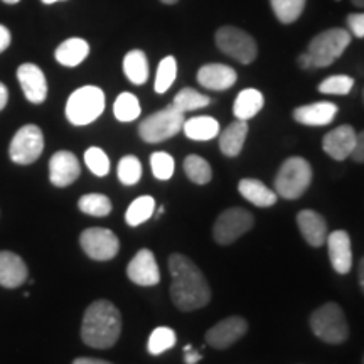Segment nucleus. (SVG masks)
Here are the masks:
<instances>
[{
	"label": "nucleus",
	"mask_w": 364,
	"mask_h": 364,
	"mask_svg": "<svg viewBox=\"0 0 364 364\" xmlns=\"http://www.w3.org/2000/svg\"><path fill=\"white\" fill-rule=\"evenodd\" d=\"M169 270L172 275L171 299L179 311L191 312L208 306L211 289L201 268L189 257L181 253L171 255Z\"/></svg>",
	"instance_id": "obj_1"
},
{
	"label": "nucleus",
	"mask_w": 364,
	"mask_h": 364,
	"mask_svg": "<svg viewBox=\"0 0 364 364\" xmlns=\"http://www.w3.org/2000/svg\"><path fill=\"white\" fill-rule=\"evenodd\" d=\"M122 334V314L110 300H95L86 309L81 324V339L95 349H110Z\"/></svg>",
	"instance_id": "obj_2"
},
{
	"label": "nucleus",
	"mask_w": 364,
	"mask_h": 364,
	"mask_svg": "<svg viewBox=\"0 0 364 364\" xmlns=\"http://www.w3.org/2000/svg\"><path fill=\"white\" fill-rule=\"evenodd\" d=\"M309 322L314 334L327 344H343L349 338L344 311L334 302H327L314 311Z\"/></svg>",
	"instance_id": "obj_3"
},
{
	"label": "nucleus",
	"mask_w": 364,
	"mask_h": 364,
	"mask_svg": "<svg viewBox=\"0 0 364 364\" xmlns=\"http://www.w3.org/2000/svg\"><path fill=\"white\" fill-rule=\"evenodd\" d=\"M312 182V167L306 159L290 157L275 177V193L284 199H299Z\"/></svg>",
	"instance_id": "obj_4"
},
{
	"label": "nucleus",
	"mask_w": 364,
	"mask_h": 364,
	"mask_svg": "<svg viewBox=\"0 0 364 364\" xmlns=\"http://www.w3.org/2000/svg\"><path fill=\"white\" fill-rule=\"evenodd\" d=\"M105 110V93L98 86H83L73 91L66 103V118L76 127L90 125Z\"/></svg>",
	"instance_id": "obj_5"
},
{
	"label": "nucleus",
	"mask_w": 364,
	"mask_h": 364,
	"mask_svg": "<svg viewBox=\"0 0 364 364\" xmlns=\"http://www.w3.org/2000/svg\"><path fill=\"white\" fill-rule=\"evenodd\" d=\"M351 43V33L341 27L327 29L324 33L317 34L311 43L306 54L311 59L312 68H327L331 66L341 54L346 51Z\"/></svg>",
	"instance_id": "obj_6"
},
{
	"label": "nucleus",
	"mask_w": 364,
	"mask_h": 364,
	"mask_svg": "<svg viewBox=\"0 0 364 364\" xmlns=\"http://www.w3.org/2000/svg\"><path fill=\"white\" fill-rule=\"evenodd\" d=\"M184 122V113L177 110L174 105H169L145 118L139 125V135L147 144H161L179 134Z\"/></svg>",
	"instance_id": "obj_7"
},
{
	"label": "nucleus",
	"mask_w": 364,
	"mask_h": 364,
	"mask_svg": "<svg viewBox=\"0 0 364 364\" xmlns=\"http://www.w3.org/2000/svg\"><path fill=\"white\" fill-rule=\"evenodd\" d=\"M216 46L226 56L236 59L241 65H250L258 56V48L255 39L240 27L223 26L216 31Z\"/></svg>",
	"instance_id": "obj_8"
},
{
	"label": "nucleus",
	"mask_w": 364,
	"mask_h": 364,
	"mask_svg": "<svg viewBox=\"0 0 364 364\" xmlns=\"http://www.w3.org/2000/svg\"><path fill=\"white\" fill-rule=\"evenodd\" d=\"M44 150V135L38 125H24L17 130L9 145V157L14 164L29 166L41 157Z\"/></svg>",
	"instance_id": "obj_9"
},
{
	"label": "nucleus",
	"mask_w": 364,
	"mask_h": 364,
	"mask_svg": "<svg viewBox=\"0 0 364 364\" xmlns=\"http://www.w3.org/2000/svg\"><path fill=\"white\" fill-rule=\"evenodd\" d=\"M253 225L255 218L252 213L243 208H231L218 216L215 228H213V236H215L216 243L226 247V245L235 243L241 236L247 235Z\"/></svg>",
	"instance_id": "obj_10"
},
{
	"label": "nucleus",
	"mask_w": 364,
	"mask_h": 364,
	"mask_svg": "<svg viewBox=\"0 0 364 364\" xmlns=\"http://www.w3.org/2000/svg\"><path fill=\"white\" fill-rule=\"evenodd\" d=\"M80 245L91 260L108 262L117 257L120 241L112 230L107 228H88L80 236Z\"/></svg>",
	"instance_id": "obj_11"
},
{
	"label": "nucleus",
	"mask_w": 364,
	"mask_h": 364,
	"mask_svg": "<svg viewBox=\"0 0 364 364\" xmlns=\"http://www.w3.org/2000/svg\"><path fill=\"white\" fill-rule=\"evenodd\" d=\"M248 332V322L240 316L223 318L206 332V343L215 349H228Z\"/></svg>",
	"instance_id": "obj_12"
},
{
	"label": "nucleus",
	"mask_w": 364,
	"mask_h": 364,
	"mask_svg": "<svg viewBox=\"0 0 364 364\" xmlns=\"http://www.w3.org/2000/svg\"><path fill=\"white\" fill-rule=\"evenodd\" d=\"M81 174L78 157L70 150H59L49 159V181L56 188H68Z\"/></svg>",
	"instance_id": "obj_13"
},
{
	"label": "nucleus",
	"mask_w": 364,
	"mask_h": 364,
	"mask_svg": "<svg viewBox=\"0 0 364 364\" xmlns=\"http://www.w3.org/2000/svg\"><path fill=\"white\" fill-rule=\"evenodd\" d=\"M127 275L140 287L157 285L161 282V270H159L156 255L147 248L140 250L127 267Z\"/></svg>",
	"instance_id": "obj_14"
},
{
	"label": "nucleus",
	"mask_w": 364,
	"mask_h": 364,
	"mask_svg": "<svg viewBox=\"0 0 364 364\" xmlns=\"http://www.w3.org/2000/svg\"><path fill=\"white\" fill-rule=\"evenodd\" d=\"M17 80L22 91H24V97L27 102L41 105L48 98V81L43 70L39 66L33 65V63H24L17 70Z\"/></svg>",
	"instance_id": "obj_15"
},
{
	"label": "nucleus",
	"mask_w": 364,
	"mask_h": 364,
	"mask_svg": "<svg viewBox=\"0 0 364 364\" xmlns=\"http://www.w3.org/2000/svg\"><path fill=\"white\" fill-rule=\"evenodd\" d=\"M356 130L351 125H341L324 136L322 149L334 161H344V159L351 157L353 150L356 147Z\"/></svg>",
	"instance_id": "obj_16"
},
{
	"label": "nucleus",
	"mask_w": 364,
	"mask_h": 364,
	"mask_svg": "<svg viewBox=\"0 0 364 364\" xmlns=\"http://www.w3.org/2000/svg\"><path fill=\"white\" fill-rule=\"evenodd\" d=\"M327 248L332 268L341 275H346L353 268V248L348 231L338 230L327 235Z\"/></svg>",
	"instance_id": "obj_17"
},
{
	"label": "nucleus",
	"mask_w": 364,
	"mask_h": 364,
	"mask_svg": "<svg viewBox=\"0 0 364 364\" xmlns=\"http://www.w3.org/2000/svg\"><path fill=\"white\" fill-rule=\"evenodd\" d=\"M297 226L304 240L314 248H321L327 240V221L312 209H304L297 215Z\"/></svg>",
	"instance_id": "obj_18"
},
{
	"label": "nucleus",
	"mask_w": 364,
	"mask_h": 364,
	"mask_svg": "<svg viewBox=\"0 0 364 364\" xmlns=\"http://www.w3.org/2000/svg\"><path fill=\"white\" fill-rule=\"evenodd\" d=\"M29 270L24 260L14 252H0V287L17 289L26 284Z\"/></svg>",
	"instance_id": "obj_19"
},
{
	"label": "nucleus",
	"mask_w": 364,
	"mask_h": 364,
	"mask_svg": "<svg viewBox=\"0 0 364 364\" xmlns=\"http://www.w3.org/2000/svg\"><path fill=\"white\" fill-rule=\"evenodd\" d=\"M236 71L233 68L213 63V65H204L198 71L199 85L211 91H225L230 90L236 83Z\"/></svg>",
	"instance_id": "obj_20"
},
{
	"label": "nucleus",
	"mask_w": 364,
	"mask_h": 364,
	"mask_svg": "<svg viewBox=\"0 0 364 364\" xmlns=\"http://www.w3.org/2000/svg\"><path fill=\"white\" fill-rule=\"evenodd\" d=\"M338 115V105L331 102H317L312 105H304L294 110V118L299 124L307 127H324L329 125Z\"/></svg>",
	"instance_id": "obj_21"
},
{
	"label": "nucleus",
	"mask_w": 364,
	"mask_h": 364,
	"mask_svg": "<svg viewBox=\"0 0 364 364\" xmlns=\"http://www.w3.org/2000/svg\"><path fill=\"white\" fill-rule=\"evenodd\" d=\"M90 54V46L85 39L81 38H71L63 41L61 44L58 46L56 53H54V58L59 65L66 68H75L81 65Z\"/></svg>",
	"instance_id": "obj_22"
},
{
	"label": "nucleus",
	"mask_w": 364,
	"mask_h": 364,
	"mask_svg": "<svg viewBox=\"0 0 364 364\" xmlns=\"http://www.w3.org/2000/svg\"><path fill=\"white\" fill-rule=\"evenodd\" d=\"M238 191L248 203H252L258 208H270L277 203V193H273L270 188H267L262 181L252 179V177L241 179L238 184Z\"/></svg>",
	"instance_id": "obj_23"
},
{
	"label": "nucleus",
	"mask_w": 364,
	"mask_h": 364,
	"mask_svg": "<svg viewBox=\"0 0 364 364\" xmlns=\"http://www.w3.org/2000/svg\"><path fill=\"white\" fill-rule=\"evenodd\" d=\"M248 135V122L236 120L228 125L220 135V149L226 157L240 156Z\"/></svg>",
	"instance_id": "obj_24"
},
{
	"label": "nucleus",
	"mask_w": 364,
	"mask_h": 364,
	"mask_svg": "<svg viewBox=\"0 0 364 364\" xmlns=\"http://www.w3.org/2000/svg\"><path fill=\"white\" fill-rule=\"evenodd\" d=\"M182 130L188 139L206 142V140H213L220 135V124L213 117H194L184 122Z\"/></svg>",
	"instance_id": "obj_25"
},
{
	"label": "nucleus",
	"mask_w": 364,
	"mask_h": 364,
	"mask_svg": "<svg viewBox=\"0 0 364 364\" xmlns=\"http://www.w3.org/2000/svg\"><path fill=\"white\" fill-rule=\"evenodd\" d=\"M263 102H265V100H263V95L258 90L248 88L240 91L233 105V113L236 120L248 122L250 118H253L262 110Z\"/></svg>",
	"instance_id": "obj_26"
},
{
	"label": "nucleus",
	"mask_w": 364,
	"mask_h": 364,
	"mask_svg": "<svg viewBox=\"0 0 364 364\" xmlns=\"http://www.w3.org/2000/svg\"><path fill=\"white\" fill-rule=\"evenodd\" d=\"M124 73L130 83L136 86L144 85L149 80V61L145 53L140 49H134L127 54L124 59Z\"/></svg>",
	"instance_id": "obj_27"
},
{
	"label": "nucleus",
	"mask_w": 364,
	"mask_h": 364,
	"mask_svg": "<svg viewBox=\"0 0 364 364\" xmlns=\"http://www.w3.org/2000/svg\"><path fill=\"white\" fill-rule=\"evenodd\" d=\"M156 213V199L152 196H140L130 204L125 213V221L129 226L144 225Z\"/></svg>",
	"instance_id": "obj_28"
},
{
	"label": "nucleus",
	"mask_w": 364,
	"mask_h": 364,
	"mask_svg": "<svg viewBox=\"0 0 364 364\" xmlns=\"http://www.w3.org/2000/svg\"><path fill=\"white\" fill-rule=\"evenodd\" d=\"M140 102L135 95L125 93L118 95V98L115 100V105H113V113H115V118L118 122H124V124H129V122H134L140 117Z\"/></svg>",
	"instance_id": "obj_29"
},
{
	"label": "nucleus",
	"mask_w": 364,
	"mask_h": 364,
	"mask_svg": "<svg viewBox=\"0 0 364 364\" xmlns=\"http://www.w3.org/2000/svg\"><path fill=\"white\" fill-rule=\"evenodd\" d=\"M182 166H184V172L186 176H188V179L191 182H194V184L204 186L213 179L211 166H209L206 159L194 156L193 154V156H188L184 159V164H182Z\"/></svg>",
	"instance_id": "obj_30"
},
{
	"label": "nucleus",
	"mask_w": 364,
	"mask_h": 364,
	"mask_svg": "<svg viewBox=\"0 0 364 364\" xmlns=\"http://www.w3.org/2000/svg\"><path fill=\"white\" fill-rule=\"evenodd\" d=\"M78 208L81 213H85L88 216L105 218L112 213V201L105 194H85L80 198Z\"/></svg>",
	"instance_id": "obj_31"
},
{
	"label": "nucleus",
	"mask_w": 364,
	"mask_h": 364,
	"mask_svg": "<svg viewBox=\"0 0 364 364\" xmlns=\"http://www.w3.org/2000/svg\"><path fill=\"white\" fill-rule=\"evenodd\" d=\"M176 343H177L176 332L172 331L171 327L161 326V327H156V329L152 331V334H150L147 349L152 356H159V354L169 351V349L174 348Z\"/></svg>",
	"instance_id": "obj_32"
},
{
	"label": "nucleus",
	"mask_w": 364,
	"mask_h": 364,
	"mask_svg": "<svg viewBox=\"0 0 364 364\" xmlns=\"http://www.w3.org/2000/svg\"><path fill=\"white\" fill-rule=\"evenodd\" d=\"M273 14L284 24H292L302 16L306 0H270Z\"/></svg>",
	"instance_id": "obj_33"
},
{
	"label": "nucleus",
	"mask_w": 364,
	"mask_h": 364,
	"mask_svg": "<svg viewBox=\"0 0 364 364\" xmlns=\"http://www.w3.org/2000/svg\"><path fill=\"white\" fill-rule=\"evenodd\" d=\"M209 103H211V100H209L206 95L196 91L194 88H182L179 93L176 95L174 102H172V105L182 113L199 110V108L208 107Z\"/></svg>",
	"instance_id": "obj_34"
},
{
	"label": "nucleus",
	"mask_w": 364,
	"mask_h": 364,
	"mask_svg": "<svg viewBox=\"0 0 364 364\" xmlns=\"http://www.w3.org/2000/svg\"><path fill=\"white\" fill-rule=\"evenodd\" d=\"M177 76V63L174 56H167L161 61V65L157 68V75H156V88L157 93H166L167 90L171 88L172 83L176 81Z\"/></svg>",
	"instance_id": "obj_35"
},
{
	"label": "nucleus",
	"mask_w": 364,
	"mask_h": 364,
	"mask_svg": "<svg viewBox=\"0 0 364 364\" xmlns=\"http://www.w3.org/2000/svg\"><path fill=\"white\" fill-rule=\"evenodd\" d=\"M118 179L125 186H135L142 177V162L135 156H125L118 162Z\"/></svg>",
	"instance_id": "obj_36"
},
{
	"label": "nucleus",
	"mask_w": 364,
	"mask_h": 364,
	"mask_svg": "<svg viewBox=\"0 0 364 364\" xmlns=\"http://www.w3.org/2000/svg\"><path fill=\"white\" fill-rule=\"evenodd\" d=\"M150 167H152V174L156 176V179L169 181L174 176L176 169L174 157L167 152H154L150 156Z\"/></svg>",
	"instance_id": "obj_37"
},
{
	"label": "nucleus",
	"mask_w": 364,
	"mask_h": 364,
	"mask_svg": "<svg viewBox=\"0 0 364 364\" xmlns=\"http://www.w3.org/2000/svg\"><path fill=\"white\" fill-rule=\"evenodd\" d=\"M85 164L95 176L105 177L110 172V159L100 147H90L85 152Z\"/></svg>",
	"instance_id": "obj_38"
},
{
	"label": "nucleus",
	"mask_w": 364,
	"mask_h": 364,
	"mask_svg": "<svg viewBox=\"0 0 364 364\" xmlns=\"http://www.w3.org/2000/svg\"><path fill=\"white\" fill-rule=\"evenodd\" d=\"M354 80L346 75L329 76L318 85V91L324 95H348L353 90Z\"/></svg>",
	"instance_id": "obj_39"
},
{
	"label": "nucleus",
	"mask_w": 364,
	"mask_h": 364,
	"mask_svg": "<svg viewBox=\"0 0 364 364\" xmlns=\"http://www.w3.org/2000/svg\"><path fill=\"white\" fill-rule=\"evenodd\" d=\"M348 26L356 38H364V12L349 14Z\"/></svg>",
	"instance_id": "obj_40"
},
{
	"label": "nucleus",
	"mask_w": 364,
	"mask_h": 364,
	"mask_svg": "<svg viewBox=\"0 0 364 364\" xmlns=\"http://www.w3.org/2000/svg\"><path fill=\"white\" fill-rule=\"evenodd\" d=\"M351 157L354 159V162L364 164V130L356 136V147H354Z\"/></svg>",
	"instance_id": "obj_41"
},
{
	"label": "nucleus",
	"mask_w": 364,
	"mask_h": 364,
	"mask_svg": "<svg viewBox=\"0 0 364 364\" xmlns=\"http://www.w3.org/2000/svg\"><path fill=\"white\" fill-rule=\"evenodd\" d=\"M11 41H12L11 31H9L6 26L0 24V53L6 51L9 46H11Z\"/></svg>",
	"instance_id": "obj_42"
},
{
	"label": "nucleus",
	"mask_w": 364,
	"mask_h": 364,
	"mask_svg": "<svg viewBox=\"0 0 364 364\" xmlns=\"http://www.w3.org/2000/svg\"><path fill=\"white\" fill-rule=\"evenodd\" d=\"M201 354H199L198 351H193V349H191V351H186V356H184V361H186V364H196V363H199L201 361Z\"/></svg>",
	"instance_id": "obj_43"
},
{
	"label": "nucleus",
	"mask_w": 364,
	"mask_h": 364,
	"mask_svg": "<svg viewBox=\"0 0 364 364\" xmlns=\"http://www.w3.org/2000/svg\"><path fill=\"white\" fill-rule=\"evenodd\" d=\"M7 102H9V90H7L6 85L0 83V112L6 108Z\"/></svg>",
	"instance_id": "obj_44"
},
{
	"label": "nucleus",
	"mask_w": 364,
	"mask_h": 364,
	"mask_svg": "<svg viewBox=\"0 0 364 364\" xmlns=\"http://www.w3.org/2000/svg\"><path fill=\"white\" fill-rule=\"evenodd\" d=\"M73 364H112V363L103 361V359H95V358H78L73 361Z\"/></svg>",
	"instance_id": "obj_45"
},
{
	"label": "nucleus",
	"mask_w": 364,
	"mask_h": 364,
	"mask_svg": "<svg viewBox=\"0 0 364 364\" xmlns=\"http://www.w3.org/2000/svg\"><path fill=\"white\" fill-rule=\"evenodd\" d=\"M359 285H361V290L364 294V257L363 260L359 262Z\"/></svg>",
	"instance_id": "obj_46"
},
{
	"label": "nucleus",
	"mask_w": 364,
	"mask_h": 364,
	"mask_svg": "<svg viewBox=\"0 0 364 364\" xmlns=\"http://www.w3.org/2000/svg\"><path fill=\"white\" fill-rule=\"evenodd\" d=\"M351 2L359 9H364V0H351Z\"/></svg>",
	"instance_id": "obj_47"
},
{
	"label": "nucleus",
	"mask_w": 364,
	"mask_h": 364,
	"mask_svg": "<svg viewBox=\"0 0 364 364\" xmlns=\"http://www.w3.org/2000/svg\"><path fill=\"white\" fill-rule=\"evenodd\" d=\"M162 4H167V6H172V4H176L177 0H161Z\"/></svg>",
	"instance_id": "obj_48"
},
{
	"label": "nucleus",
	"mask_w": 364,
	"mask_h": 364,
	"mask_svg": "<svg viewBox=\"0 0 364 364\" xmlns=\"http://www.w3.org/2000/svg\"><path fill=\"white\" fill-rule=\"evenodd\" d=\"M43 2H44V4H48V6H49V4H56V2H63V0H43Z\"/></svg>",
	"instance_id": "obj_49"
},
{
	"label": "nucleus",
	"mask_w": 364,
	"mask_h": 364,
	"mask_svg": "<svg viewBox=\"0 0 364 364\" xmlns=\"http://www.w3.org/2000/svg\"><path fill=\"white\" fill-rule=\"evenodd\" d=\"M4 2H6V4H19L21 0H4Z\"/></svg>",
	"instance_id": "obj_50"
}]
</instances>
